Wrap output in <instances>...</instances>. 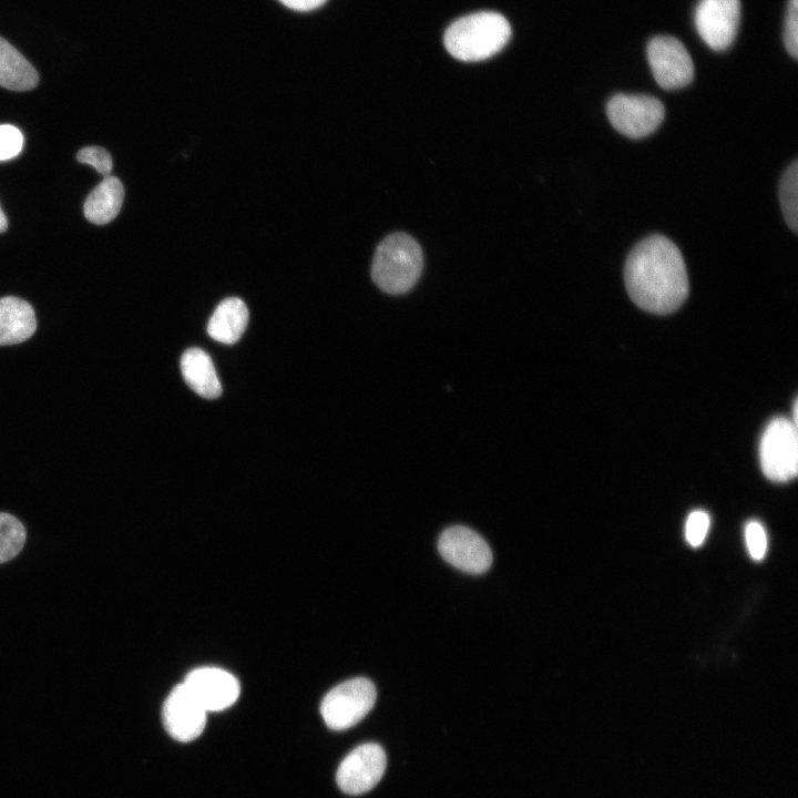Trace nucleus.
<instances>
[{"label":"nucleus","mask_w":798,"mask_h":798,"mask_svg":"<svg viewBox=\"0 0 798 798\" xmlns=\"http://www.w3.org/2000/svg\"><path fill=\"white\" fill-rule=\"evenodd\" d=\"M760 466L764 474L775 482H787L798 472L797 424L778 417L766 427L759 444Z\"/></svg>","instance_id":"obj_5"},{"label":"nucleus","mask_w":798,"mask_h":798,"mask_svg":"<svg viewBox=\"0 0 798 798\" xmlns=\"http://www.w3.org/2000/svg\"><path fill=\"white\" fill-rule=\"evenodd\" d=\"M80 163L93 166L100 174L109 176L112 171V157L109 152L99 146H88L80 150L76 154Z\"/></svg>","instance_id":"obj_24"},{"label":"nucleus","mask_w":798,"mask_h":798,"mask_svg":"<svg viewBox=\"0 0 798 798\" xmlns=\"http://www.w3.org/2000/svg\"><path fill=\"white\" fill-rule=\"evenodd\" d=\"M709 515L703 510H695L689 513L685 525V538L689 545L700 546L709 529Z\"/></svg>","instance_id":"obj_20"},{"label":"nucleus","mask_w":798,"mask_h":798,"mask_svg":"<svg viewBox=\"0 0 798 798\" xmlns=\"http://www.w3.org/2000/svg\"><path fill=\"white\" fill-rule=\"evenodd\" d=\"M422 266V252L418 243L405 233H395L378 245L371 277L383 291L402 294L417 283Z\"/></svg>","instance_id":"obj_3"},{"label":"nucleus","mask_w":798,"mask_h":798,"mask_svg":"<svg viewBox=\"0 0 798 798\" xmlns=\"http://www.w3.org/2000/svg\"><path fill=\"white\" fill-rule=\"evenodd\" d=\"M181 371L185 382L198 396L214 399L222 386L209 355L201 348H188L181 357Z\"/></svg>","instance_id":"obj_14"},{"label":"nucleus","mask_w":798,"mask_h":798,"mask_svg":"<svg viewBox=\"0 0 798 798\" xmlns=\"http://www.w3.org/2000/svg\"><path fill=\"white\" fill-rule=\"evenodd\" d=\"M745 541L751 559L756 561L764 559L767 551V535L758 521L753 520L746 524Z\"/></svg>","instance_id":"obj_22"},{"label":"nucleus","mask_w":798,"mask_h":798,"mask_svg":"<svg viewBox=\"0 0 798 798\" xmlns=\"http://www.w3.org/2000/svg\"><path fill=\"white\" fill-rule=\"evenodd\" d=\"M438 550L449 564L467 573H484L492 564V552L485 540L467 526L444 530L439 536Z\"/></svg>","instance_id":"obj_8"},{"label":"nucleus","mask_w":798,"mask_h":798,"mask_svg":"<svg viewBox=\"0 0 798 798\" xmlns=\"http://www.w3.org/2000/svg\"><path fill=\"white\" fill-rule=\"evenodd\" d=\"M386 765V754L379 745L362 744L340 763L336 774L337 784L348 795L365 794L379 782Z\"/></svg>","instance_id":"obj_9"},{"label":"nucleus","mask_w":798,"mask_h":798,"mask_svg":"<svg viewBox=\"0 0 798 798\" xmlns=\"http://www.w3.org/2000/svg\"><path fill=\"white\" fill-rule=\"evenodd\" d=\"M23 136L18 127L0 124V161L16 157L22 150Z\"/></svg>","instance_id":"obj_23"},{"label":"nucleus","mask_w":798,"mask_h":798,"mask_svg":"<svg viewBox=\"0 0 798 798\" xmlns=\"http://www.w3.org/2000/svg\"><path fill=\"white\" fill-rule=\"evenodd\" d=\"M779 201L784 218L797 233L798 229V161L795 160L785 171L779 185Z\"/></svg>","instance_id":"obj_18"},{"label":"nucleus","mask_w":798,"mask_h":798,"mask_svg":"<svg viewBox=\"0 0 798 798\" xmlns=\"http://www.w3.org/2000/svg\"><path fill=\"white\" fill-rule=\"evenodd\" d=\"M39 83L34 66L11 43L0 37V86L29 91Z\"/></svg>","instance_id":"obj_17"},{"label":"nucleus","mask_w":798,"mask_h":798,"mask_svg":"<svg viewBox=\"0 0 798 798\" xmlns=\"http://www.w3.org/2000/svg\"><path fill=\"white\" fill-rule=\"evenodd\" d=\"M646 52L652 74L661 88L676 90L693 81V60L678 39L657 35L648 42Z\"/></svg>","instance_id":"obj_7"},{"label":"nucleus","mask_w":798,"mask_h":798,"mask_svg":"<svg viewBox=\"0 0 798 798\" xmlns=\"http://www.w3.org/2000/svg\"><path fill=\"white\" fill-rule=\"evenodd\" d=\"M784 43L787 52L794 58L798 57V0H789L785 25Z\"/></svg>","instance_id":"obj_21"},{"label":"nucleus","mask_w":798,"mask_h":798,"mask_svg":"<svg viewBox=\"0 0 798 798\" xmlns=\"http://www.w3.org/2000/svg\"><path fill=\"white\" fill-rule=\"evenodd\" d=\"M206 710L185 685H176L164 702L163 724L176 740L186 743L197 738L206 725Z\"/></svg>","instance_id":"obj_11"},{"label":"nucleus","mask_w":798,"mask_h":798,"mask_svg":"<svg viewBox=\"0 0 798 798\" xmlns=\"http://www.w3.org/2000/svg\"><path fill=\"white\" fill-rule=\"evenodd\" d=\"M35 328V315L29 303L13 296L0 298V345L22 342Z\"/></svg>","instance_id":"obj_13"},{"label":"nucleus","mask_w":798,"mask_h":798,"mask_svg":"<svg viewBox=\"0 0 798 798\" xmlns=\"http://www.w3.org/2000/svg\"><path fill=\"white\" fill-rule=\"evenodd\" d=\"M377 692L365 677L351 678L330 689L320 705L326 725L344 730L358 724L374 707Z\"/></svg>","instance_id":"obj_4"},{"label":"nucleus","mask_w":798,"mask_h":798,"mask_svg":"<svg viewBox=\"0 0 798 798\" xmlns=\"http://www.w3.org/2000/svg\"><path fill=\"white\" fill-rule=\"evenodd\" d=\"M286 7L298 10L308 11L323 6L327 0H279Z\"/></svg>","instance_id":"obj_25"},{"label":"nucleus","mask_w":798,"mask_h":798,"mask_svg":"<svg viewBox=\"0 0 798 798\" xmlns=\"http://www.w3.org/2000/svg\"><path fill=\"white\" fill-rule=\"evenodd\" d=\"M124 198V187L115 176H105L86 197L83 212L86 219L96 225L110 223L119 214Z\"/></svg>","instance_id":"obj_16"},{"label":"nucleus","mask_w":798,"mask_h":798,"mask_svg":"<svg viewBox=\"0 0 798 798\" xmlns=\"http://www.w3.org/2000/svg\"><path fill=\"white\" fill-rule=\"evenodd\" d=\"M183 684L206 712L232 706L241 690L236 677L217 667L196 668L187 674Z\"/></svg>","instance_id":"obj_12"},{"label":"nucleus","mask_w":798,"mask_h":798,"mask_svg":"<svg viewBox=\"0 0 798 798\" xmlns=\"http://www.w3.org/2000/svg\"><path fill=\"white\" fill-rule=\"evenodd\" d=\"M8 227V221L3 213V211L0 207V233L4 232Z\"/></svg>","instance_id":"obj_26"},{"label":"nucleus","mask_w":798,"mask_h":798,"mask_svg":"<svg viewBox=\"0 0 798 798\" xmlns=\"http://www.w3.org/2000/svg\"><path fill=\"white\" fill-rule=\"evenodd\" d=\"M606 114L617 132L630 139H643L661 125L665 108L652 95L618 93L608 100Z\"/></svg>","instance_id":"obj_6"},{"label":"nucleus","mask_w":798,"mask_h":798,"mask_svg":"<svg viewBox=\"0 0 798 798\" xmlns=\"http://www.w3.org/2000/svg\"><path fill=\"white\" fill-rule=\"evenodd\" d=\"M510 37V23L502 14L481 11L454 21L444 33V45L453 58L474 62L498 53Z\"/></svg>","instance_id":"obj_2"},{"label":"nucleus","mask_w":798,"mask_h":798,"mask_svg":"<svg viewBox=\"0 0 798 798\" xmlns=\"http://www.w3.org/2000/svg\"><path fill=\"white\" fill-rule=\"evenodd\" d=\"M248 309L245 303L231 297L222 300L207 324V332L214 340L232 345L239 340L248 324Z\"/></svg>","instance_id":"obj_15"},{"label":"nucleus","mask_w":798,"mask_h":798,"mask_svg":"<svg viewBox=\"0 0 798 798\" xmlns=\"http://www.w3.org/2000/svg\"><path fill=\"white\" fill-rule=\"evenodd\" d=\"M740 0H699L694 14L696 30L713 50H726L737 34Z\"/></svg>","instance_id":"obj_10"},{"label":"nucleus","mask_w":798,"mask_h":798,"mask_svg":"<svg viewBox=\"0 0 798 798\" xmlns=\"http://www.w3.org/2000/svg\"><path fill=\"white\" fill-rule=\"evenodd\" d=\"M625 287L642 309L666 315L677 310L688 295V276L678 247L663 235H651L628 254Z\"/></svg>","instance_id":"obj_1"},{"label":"nucleus","mask_w":798,"mask_h":798,"mask_svg":"<svg viewBox=\"0 0 798 798\" xmlns=\"http://www.w3.org/2000/svg\"><path fill=\"white\" fill-rule=\"evenodd\" d=\"M25 541L22 523L11 514L0 513V563L13 559Z\"/></svg>","instance_id":"obj_19"}]
</instances>
